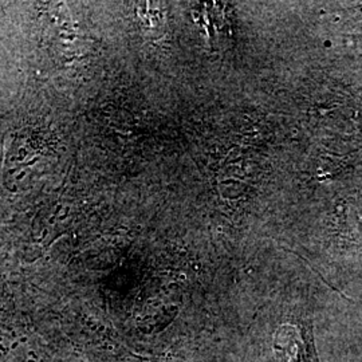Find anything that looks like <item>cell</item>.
I'll use <instances>...</instances> for the list:
<instances>
[{
  "instance_id": "6da1fadb",
  "label": "cell",
  "mask_w": 362,
  "mask_h": 362,
  "mask_svg": "<svg viewBox=\"0 0 362 362\" xmlns=\"http://www.w3.org/2000/svg\"><path fill=\"white\" fill-rule=\"evenodd\" d=\"M274 348L282 362H317L308 327L285 325L275 334Z\"/></svg>"
},
{
  "instance_id": "7a4b0ae2",
  "label": "cell",
  "mask_w": 362,
  "mask_h": 362,
  "mask_svg": "<svg viewBox=\"0 0 362 362\" xmlns=\"http://www.w3.org/2000/svg\"><path fill=\"white\" fill-rule=\"evenodd\" d=\"M0 362H39L38 349L21 329L0 325Z\"/></svg>"
}]
</instances>
